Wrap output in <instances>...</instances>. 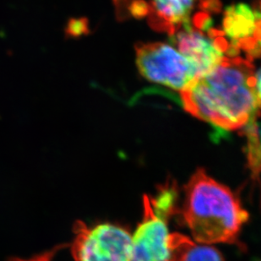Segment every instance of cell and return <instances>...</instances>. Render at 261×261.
Segmentation results:
<instances>
[{"mask_svg":"<svg viewBox=\"0 0 261 261\" xmlns=\"http://www.w3.org/2000/svg\"><path fill=\"white\" fill-rule=\"evenodd\" d=\"M254 65L242 58L223 57L211 71L181 91L185 110L221 130L244 128L261 109Z\"/></svg>","mask_w":261,"mask_h":261,"instance_id":"1","label":"cell"},{"mask_svg":"<svg viewBox=\"0 0 261 261\" xmlns=\"http://www.w3.org/2000/svg\"><path fill=\"white\" fill-rule=\"evenodd\" d=\"M182 218L200 244H239L249 213L237 195L200 168L185 186Z\"/></svg>","mask_w":261,"mask_h":261,"instance_id":"2","label":"cell"},{"mask_svg":"<svg viewBox=\"0 0 261 261\" xmlns=\"http://www.w3.org/2000/svg\"><path fill=\"white\" fill-rule=\"evenodd\" d=\"M136 52L139 71L150 82L182 91L200 76L191 59L166 43L140 42Z\"/></svg>","mask_w":261,"mask_h":261,"instance_id":"3","label":"cell"},{"mask_svg":"<svg viewBox=\"0 0 261 261\" xmlns=\"http://www.w3.org/2000/svg\"><path fill=\"white\" fill-rule=\"evenodd\" d=\"M72 254L76 261H131L132 237L115 225L74 226Z\"/></svg>","mask_w":261,"mask_h":261,"instance_id":"4","label":"cell"},{"mask_svg":"<svg viewBox=\"0 0 261 261\" xmlns=\"http://www.w3.org/2000/svg\"><path fill=\"white\" fill-rule=\"evenodd\" d=\"M144 216L132 238L131 261H169L170 233L152 200L143 197Z\"/></svg>","mask_w":261,"mask_h":261,"instance_id":"5","label":"cell"},{"mask_svg":"<svg viewBox=\"0 0 261 261\" xmlns=\"http://www.w3.org/2000/svg\"><path fill=\"white\" fill-rule=\"evenodd\" d=\"M182 28V30L171 36L170 42L196 64L199 77L202 76L222 61L223 55L215 48L212 41L193 29L190 21L185 23Z\"/></svg>","mask_w":261,"mask_h":261,"instance_id":"6","label":"cell"},{"mask_svg":"<svg viewBox=\"0 0 261 261\" xmlns=\"http://www.w3.org/2000/svg\"><path fill=\"white\" fill-rule=\"evenodd\" d=\"M169 261H225L213 247L201 245L182 234L170 233L168 240Z\"/></svg>","mask_w":261,"mask_h":261,"instance_id":"7","label":"cell"},{"mask_svg":"<svg viewBox=\"0 0 261 261\" xmlns=\"http://www.w3.org/2000/svg\"><path fill=\"white\" fill-rule=\"evenodd\" d=\"M255 28V15L249 5L244 3L226 8L223 17L225 34L232 40L251 37Z\"/></svg>","mask_w":261,"mask_h":261,"instance_id":"8","label":"cell"},{"mask_svg":"<svg viewBox=\"0 0 261 261\" xmlns=\"http://www.w3.org/2000/svg\"><path fill=\"white\" fill-rule=\"evenodd\" d=\"M195 0H152L150 5L158 15L178 29L190 21V15Z\"/></svg>","mask_w":261,"mask_h":261,"instance_id":"9","label":"cell"},{"mask_svg":"<svg viewBox=\"0 0 261 261\" xmlns=\"http://www.w3.org/2000/svg\"><path fill=\"white\" fill-rule=\"evenodd\" d=\"M92 31L88 18L70 17L64 25V38L66 40H78L91 34Z\"/></svg>","mask_w":261,"mask_h":261,"instance_id":"10","label":"cell"},{"mask_svg":"<svg viewBox=\"0 0 261 261\" xmlns=\"http://www.w3.org/2000/svg\"><path fill=\"white\" fill-rule=\"evenodd\" d=\"M148 23L150 28L156 32H165L170 36H173L178 31L177 27H175L172 23L168 22V20H166L164 18L158 15L151 5H150V13L148 15Z\"/></svg>","mask_w":261,"mask_h":261,"instance_id":"11","label":"cell"},{"mask_svg":"<svg viewBox=\"0 0 261 261\" xmlns=\"http://www.w3.org/2000/svg\"><path fill=\"white\" fill-rule=\"evenodd\" d=\"M136 0H113L117 20L122 22L131 17L129 7Z\"/></svg>","mask_w":261,"mask_h":261,"instance_id":"12","label":"cell"},{"mask_svg":"<svg viewBox=\"0 0 261 261\" xmlns=\"http://www.w3.org/2000/svg\"><path fill=\"white\" fill-rule=\"evenodd\" d=\"M150 5L144 0H136L129 7V14L136 19H142L149 15Z\"/></svg>","mask_w":261,"mask_h":261,"instance_id":"13","label":"cell"},{"mask_svg":"<svg viewBox=\"0 0 261 261\" xmlns=\"http://www.w3.org/2000/svg\"><path fill=\"white\" fill-rule=\"evenodd\" d=\"M193 23L196 29L203 31V32H208L213 25V20L210 16L208 13L199 12L195 15Z\"/></svg>","mask_w":261,"mask_h":261,"instance_id":"14","label":"cell"},{"mask_svg":"<svg viewBox=\"0 0 261 261\" xmlns=\"http://www.w3.org/2000/svg\"><path fill=\"white\" fill-rule=\"evenodd\" d=\"M200 8L205 13H220L222 10V3L220 0H200Z\"/></svg>","mask_w":261,"mask_h":261,"instance_id":"15","label":"cell"},{"mask_svg":"<svg viewBox=\"0 0 261 261\" xmlns=\"http://www.w3.org/2000/svg\"><path fill=\"white\" fill-rule=\"evenodd\" d=\"M224 36L225 35H222V36L215 37L212 39V44L214 46L215 48L220 53H222V55L227 52L228 46H229V42H227Z\"/></svg>","mask_w":261,"mask_h":261,"instance_id":"16","label":"cell"},{"mask_svg":"<svg viewBox=\"0 0 261 261\" xmlns=\"http://www.w3.org/2000/svg\"><path fill=\"white\" fill-rule=\"evenodd\" d=\"M255 15V28H254V38L261 43V13L258 10L254 11Z\"/></svg>","mask_w":261,"mask_h":261,"instance_id":"17","label":"cell"},{"mask_svg":"<svg viewBox=\"0 0 261 261\" xmlns=\"http://www.w3.org/2000/svg\"><path fill=\"white\" fill-rule=\"evenodd\" d=\"M52 256L53 253H47V254H42V255H40V256L34 257V258H32V259H12L11 261H51Z\"/></svg>","mask_w":261,"mask_h":261,"instance_id":"18","label":"cell"},{"mask_svg":"<svg viewBox=\"0 0 261 261\" xmlns=\"http://www.w3.org/2000/svg\"><path fill=\"white\" fill-rule=\"evenodd\" d=\"M255 80H256L255 89H256L257 95H258V97H259L261 101V69H259V71L257 72Z\"/></svg>","mask_w":261,"mask_h":261,"instance_id":"19","label":"cell"},{"mask_svg":"<svg viewBox=\"0 0 261 261\" xmlns=\"http://www.w3.org/2000/svg\"><path fill=\"white\" fill-rule=\"evenodd\" d=\"M258 261H261V260H258Z\"/></svg>","mask_w":261,"mask_h":261,"instance_id":"20","label":"cell"}]
</instances>
